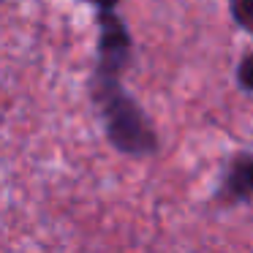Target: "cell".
I'll list each match as a JSON object with an SVG mask.
<instances>
[{
	"instance_id": "5",
	"label": "cell",
	"mask_w": 253,
	"mask_h": 253,
	"mask_svg": "<svg viewBox=\"0 0 253 253\" xmlns=\"http://www.w3.org/2000/svg\"><path fill=\"white\" fill-rule=\"evenodd\" d=\"M237 82H240L242 90L253 93V52L242 57L240 66H237Z\"/></svg>"
},
{
	"instance_id": "2",
	"label": "cell",
	"mask_w": 253,
	"mask_h": 253,
	"mask_svg": "<svg viewBox=\"0 0 253 253\" xmlns=\"http://www.w3.org/2000/svg\"><path fill=\"white\" fill-rule=\"evenodd\" d=\"M133 63V39L117 11H98V49L93 77L123 79Z\"/></svg>"
},
{
	"instance_id": "6",
	"label": "cell",
	"mask_w": 253,
	"mask_h": 253,
	"mask_svg": "<svg viewBox=\"0 0 253 253\" xmlns=\"http://www.w3.org/2000/svg\"><path fill=\"white\" fill-rule=\"evenodd\" d=\"M98 11H115L117 6H120V0H90Z\"/></svg>"
},
{
	"instance_id": "1",
	"label": "cell",
	"mask_w": 253,
	"mask_h": 253,
	"mask_svg": "<svg viewBox=\"0 0 253 253\" xmlns=\"http://www.w3.org/2000/svg\"><path fill=\"white\" fill-rule=\"evenodd\" d=\"M90 101L104 126L106 142L123 155L144 158L161 147L158 131L136 98L123 87V79L90 77Z\"/></svg>"
},
{
	"instance_id": "3",
	"label": "cell",
	"mask_w": 253,
	"mask_h": 253,
	"mask_svg": "<svg viewBox=\"0 0 253 253\" xmlns=\"http://www.w3.org/2000/svg\"><path fill=\"white\" fill-rule=\"evenodd\" d=\"M215 202L226 207L253 202V150H242L229 158L215 191Z\"/></svg>"
},
{
	"instance_id": "4",
	"label": "cell",
	"mask_w": 253,
	"mask_h": 253,
	"mask_svg": "<svg viewBox=\"0 0 253 253\" xmlns=\"http://www.w3.org/2000/svg\"><path fill=\"white\" fill-rule=\"evenodd\" d=\"M229 11L242 30L253 33V0H229Z\"/></svg>"
}]
</instances>
